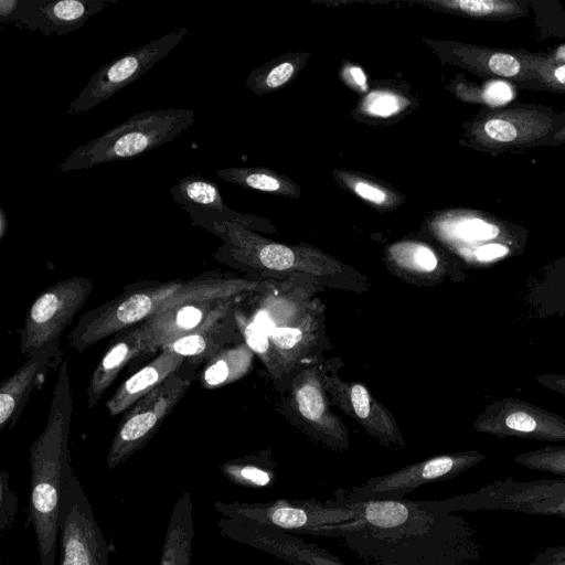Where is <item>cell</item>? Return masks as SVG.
Instances as JSON below:
<instances>
[{
    "label": "cell",
    "instance_id": "obj_1",
    "mask_svg": "<svg viewBox=\"0 0 565 565\" xmlns=\"http://www.w3.org/2000/svg\"><path fill=\"white\" fill-rule=\"evenodd\" d=\"M328 501L352 508L358 518L305 534L335 539L366 565H473L480 557L476 527L430 501Z\"/></svg>",
    "mask_w": 565,
    "mask_h": 565
},
{
    "label": "cell",
    "instance_id": "obj_2",
    "mask_svg": "<svg viewBox=\"0 0 565 565\" xmlns=\"http://www.w3.org/2000/svg\"><path fill=\"white\" fill-rule=\"evenodd\" d=\"M73 393L68 364L60 365L47 422L30 448V515L41 565H55L60 513L64 491L73 470L68 439Z\"/></svg>",
    "mask_w": 565,
    "mask_h": 565
},
{
    "label": "cell",
    "instance_id": "obj_3",
    "mask_svg": "<svg viewBox=\"0 0 565 565\" xmlns=\"http://www.w3.org/2000/svg\"><path fill=\"white\" fill-rule=\"evenodd\" d=\"M195 113L186 108H168L135 114L97 138L76 147L57 166L61 172L140 157L171 142L194 125Z\"/></svg>",
    "mask_w": 565,
    "mask_h": 565
},
{
    "label": "cell",
    "instance_id": "obj_4",
    "mask_svg": "<svg viewBox=\"0 0 565 565\" xmlns=\"http://www.w3.org/2000/svg\"><path fill=\"white\" fill-rule=\"evenodd\" d=\"M252 284L237 279H193L183 281L163 306L142 324L145 353L160 350L231 310L232 298L248 290Z\"/></svg>",
    "mask_w": 565,
    "mask_h": 565
},
{
    "label": "cell",
    "instance_id": "obj_5",
    "mask_svg": "<svg viewBox=\"0 0 565 565\" xmlns=\"http://www.w3.org/2000/svg\"><path fill=\"white\" fill-rule=\"evenodd\" d=\"M565 125V113L534 104L483 109L469 126L472 145L492 154L552 146Z\"/></svg>",
    "mask_w": 565,
    "mask_h": 565
},
{
    "label": "cell",
    "instance_id": "obj_6",
    "mask_svg": "<svg viewBox=\"0 0 565 565\" xmlns=\"http://www.w3.org/2000/svg\"><path fill=\"white\" fill-rule=\"evenodd\" d=\"M446 234L457 254L475 267H492L522 255L530 236L522 225L476 211L449 221Z\"/></svg>",
    "mask_w": 565,
    "mask_h": 565
},
{
    "label": "cell",
    "instance_id": "obj_7",
    "mask_svg": "<svg viewBox=\"0 0 565 565\" xmlns=\"http://www.w3.org/2000/svg\"><path fill=\"white\" fill-rule=\"evenodd\" d=\"M564 498L565 478L516 481L509 477L489 483L477 492L431 501V504L449 513L501 510L556 516Z\"/></svg>",
    "mask_w": 565,
    "mask_h": 565
},
{
    "label": "cell",
    "instance_id": "obj_8",
    "mask_svg": "<svg viewBox=\"0 0 565 565\" xmlns=\"http://www.w3.org/2000/svg\"><path fill=\"white\" fill-rule=\"evenodd\" d=\"M487 456L477 450L439 455L392 473L372 477L350 490H337L333 501L352 503L369 500H401L416 488L441 480L451 479L472 468Z\"/></svg>",
    "mask_w": 565,
    "mask_h": 565
},
{
    "label": "cell",
    "instance_id": "obj_9",
    "mask_svg": "<svg viewBox=\"0 0 565 565\" xmlns=\"http://www.w3.org/2000/svg\"><path fill=\"white\" fill-rule=\"evenodd\" d=\"M93 290V281L76 276L44 290L32 302L21 330L20 351L25 356L46 349H58L61 334L83 308Z\"/></svg>",
    "mask_w": 565,
    "mask_h": 565
},
{
    "label": "cell",
    "instance_id": "obj_10",
    "mask_svg": "<svg viewBox=\"0 0 565 565\" xmlns=\"http://www.w3.org/2000/svg\"><path fill=\"white\" fill-rule=\"evenodd\" d=\"M183 281L150 284L130 291L87 312L72 332V345L77 351L145 322L179 289Z\"/></svg>",
    "mask_w": 565,
    "mask_h": 565
},
{
    "label": "cell",
    "instance_id": "obj_11",
    "mask_svg": "<svg viewBox=\"0 0 565 565\" xmlns=\"http://www.w3.org/2000/svg\"><path fill=\"white\" fill-rule=\"evenodd\" d=\"M190 384V377L175 372L125 412L107 454L108 469L116 468L146 446L185 395Z\"/></svg>",
    "mask_w": 565,
    "mask_h": 565
},
{
    "label": "cell",
    "instance_id": "obj_12",
    "mask_svg": "<svg viewBox=\"0 0 565 565\" xmlns=\"http://www.w3.org/2000/svg\"><path fill=\"white\" fill-rule=\"evenodd\" d=\"M188 33L189 30L181 26L103 65L84 85L77 97L68 104L67 113L72 116L82 115L109 99L150 71Z\"/></svg>",
    "mask_w": 565,
    "mask_h": 565
},
{
    "label": "cell",
    "instance_id": "obj_13",
    "mask_svg": "<svg viewBox=\"0 0 565 565\" xmlns=\"http://www.w3.org/2000/svg\"><path fill=\"white\" fill-rule=\"evenodd\" d=\"M214 508L222 516L245 519L292 534H305L316 526L344 523L358 518L352 508L337 507L328 500L322 503L313 499H277L253 503L215 501Z\"/></svg>",
    "mask_w": 565,
    "mask_h": 565
},
{
    "label": "cell",
    "instance_id": "obj_14",
    "mask_svg": "<svg viewBox=\"0 0 565 565\" xmlns=\"http://www.w3.org/2000/svg\"><path fill=\"white\" fill-rule=\"evenodd\" d=\"M60 565H108V545L79 480L73 475L60 513Z\"/></svg>",
    "mask_w": 565,
    "mask_h": 565
},
{
    "label": "cell",
    "instance_id": "obj_15",
    "mask_svg": "<svg viewBox=\"0 0 565 565\" xmlns=\"http://www.w3.org/2000/svg\"><path fill=\"white\" fill-rule=\"evenodd\" d=\"M473 428L499 438L565 443V417L516 397L492 401L477 417Z\"/></svg>",
    "mask_w": 565,
    "mask_h": 565
},
{
    "label": "cell",
    "instance_id": "obj_16",
    "mask_svg": "<svg viewBox=\"0 0 565 565\" xmlns=\"http://www.w3.org/2000/svg\"><path fill=\"white\" fill-rule=\"evenodd\" d=\"M220 533L290 565H350L324 547L284 530L239 518L221 516Z\"/></svg>",
    "mask_w": 565,
    "mask_h": 565
},
{
    "label": "cell",
    "instance_id": "obj_17",
    "mask_svg": "<svg viewBox=\"0 0 565 565\" xmlns=\"http://www.w3.org/2000/svg\"><path fill=\"white\" fill-rule=\"evenodd\" d=\"M117 0H20L12 23L47 36L81 29L94 15Z\"/></svg>",
    "mask_w": 565,
    "mask_h": 565
},
{
    "label": "cell",
    "instance_id": "obj_18",
    "mask_svg": "<svg viewBox=\"0 0 565 565\" xmlns=\"http://www.w3.org/2000/svg\"><path fill=\"white\" fill-rule=\"evenodd\" d=\"M57 349L39 350L26 355L25 362L0 385V429L12 428L33 388L42 384Z\"/></svg>",
    "mask_w": 565,
    "mask_h": 565
},
{
    "label": "cell",
    "instance_id": "obj_19",
    "mask_svg": "<svg viewBox=\"0 0 565 565\" xmlns=\"http://www.w3.org/2000/svg\"><path fill=\"white\" fill-rule=\"evenodd\" d=\"M184 356L168 350L160 353L148 364L126 379L109 397L106 407L111 416L127 412L135 403L160 386L170 375L179 372Z\"/></svg>",
    "mask_w": 565,
    "mask_h": 565
},
{
    "label": "cell",
    "instance_id": "obj_20",
    "mask_svg": "<svg viewBox=\"0 0 565 565\" xmlns=\"http://www.w3.org/2000/svg\"><path fill=\"white\" fill-rule=\"evenodd\" d=\"M170 193L191 216L192 224L205 228L212 223L226 222L228 214L221 192L213 181L199 174L180 178Z\"/></svg>",
    "mask_w": 565,
    "mask_h": 565
},
{
    "label": "cell",
    "instance_id": "obj_21",
    "mask_svg": "<svg viewBox=\"0 0 565 565\" xmlns=\"http://www.w3.org/2000/svg\"><path fill=\"white\" fill-rule=\"evenodd\" d=\"M146 334L142 324L114 341L96 365L87 385V408L100 401L120 371L135 358L143 355Z\"/></svg>",
    "mask_w": 565,
    "mask_h": 565
},
{
    "label": "cell",
    "instance_id": "obj_22",
    "mask_svg": "<svg viewBox=\"0 0 565 565\" xmlns=\"http://www.w3.org/2000/svg\"><path fill=\"white\" fill-rule=\"evenodd\" d=\"M525 299L539 319L565 317V255L547 264L532 278Z\"/></svg>",
    "mask_w": 565,
    "mask_h": 565
},
{
    "label": "cell",
    "instance_id": "obj_23",
    "mask_svg": "<svg viewBox=\"0 0 565 565\" xmlns=\"http://www.w3.org/2000/svg\"><path fill=\"white\" fill-rule=\"evenodd\" d=\"M193 539V502L183 491L171 511L159 565H191Z\"/></svg>",
    "mask_w": 565,
    "mask_h": 565
},
{
    "label": "cell",
    "instance_id": "obj_24",
    "mask_svg": "<svg viewBox=\"0 0 565 565\" xmlns=\"http://www.w3.org/2000/svg\"><path fill=\"white\" fill-rule=\"evenodd\" d=\"M228 315L230 310L211 318L195 331L164 344L160 350L180 354L193 364L207 362L224 349L230 339Z\"/></svg>",
    "mask_w": 565,
    "mask_h": 565
},
{
    "label": "cell",
    "instance_id": "obj_25",
    "mask_svg": "<svg viewBox=\"0 0 565 565\" xmlns=\"http://www.w3.org/2000/svg\"><path fill=\"white\" fill-rule=\"evenodd\" d=\"M249 361V350L243 345L223 349L205 363L200 383L206 390L228 384L247 371Z\"/></svg>",
    "mask_w": 565,
    "mask_h": 565
},
{
    "label": "cell",
    "instance_id": "obj_26",
    "mask_svg": "<svg viewBox=\"0 0 565 565\" xmlns=\"http://www.w3.org/2000/svg\"><path fill=\"white\" fill-rule=\"evenodd\" d=\"M348 403L355 416L365 422V426L385 443L403 446V439L395 426L386 423L384 412L373 401L367 390L361 384H353L348 388Z\"/></svg>",
    "mask_w": 565,
    "mask_h": 565
},
{
    "label": "cell",
    "instance_id": "obj_27",
    "mask_svg": "<svg viewBox=\"0 0 565 565\" xmlns=\"http://www.w3.org/2000/svg\"><path fill=\"white\" fill-rule=\"evenodd\" d=\"M443 4L470 18L490 21L519 19L529 13L527 2L516 0H456Z\"/></svg>",
    "mask_w": 565,
    "mask_h": 565
},
{
    "label": "cell",
    "instance_id": "obj_28",
    "mask_svg": "<svg viewBox=\"0 0 565 565\" xmlns=\"http://www.w3.org/2000/svg\"><path fill=\"white\" fill-rule=\"evenodd\" d=\"M221 471L232 483L252 489L270 487L276 479L270 466L254 460L227 461L221 466Z\"/></svg>",
    "mask_w": 565,
    "mask_h": 565
},
{
    "label": "cell",
    "instance_id": "obj_29",
    "mask_svg": "<svg viewBox=\"0 0 565 565\" xmlns=\"http://www.w3.org/2000/svg\"><path fill=\"white\" fill-rule=\"evenodd\" d=\"M513 460L527 469L565 478V446H545L519 454Z\"/></svg>",
    "mask_w": 565,
    "mask_h": 565
},
{
    "label": "cell",
    "instance_id": "obj_30",
    "mask_svg": "<svg viewBox=\"0 0 565 565\" xmlns=\"http://www.w3.org/2000/svg\"><path fill=\"white\" fill-rule=\"evenodd\" d=\"M296 399L301 415L312 423H318V427L329 434L323 423L328 418L320 385L316 381L303 383L297 390Z\"/></svg>",
    "mask_w": 565,
    "mask_h": 565
},
{
    "label": "cell",
    "instance_id": "obj_31",
    "mask_svg": "<svg viewBox=\"0 0 565 565\" xmlns=\"http://www.w3.org/2000/svg\"><path fill=\"white\" fill-rule=\"evenodd\" d=\"M256 258L264 267L276 270L289 269L296 262V255L289 247L274 243L262 246Z\"/></svg>",
    "mask_w": 565,
    "mask_h": 565
},
{
    "label": "cell",
    "instance_id": "obj_32",
    "mask_svg": "<svg viewBox=\"0 0 565 565\" xmlns=\"http://www.w3.org/2000/svg\"><path fill=\"white\" fill-rule=\"evenodd\" d=\"M18 511V497L10 488L6 470L0 475V533L1 536L11 527Z\"/></svg>",
    "mask_w": 565,
    "mask_h": 565
},
{
    "label": "cell",
    "instance_id": "obj_33",
    "mask_svg": "<svg viewBox=\"0 0 565 565\" xmlns=\"http://www.w3.org/2000/svg\"><path fill=\"white\" fill-rule=\"evenodd\" d=\"M235 320L247 347L259 355H264L269 349V337L266 335L253 321L247 320L243 315L235 313Z\"/></svg>",
    "mask_w": 565,
    "mask_h": 565
},
{
    "label": "cell",
    "instance_id": "obj_34",
    "mask_svg": "<svg viewBox=\"0 0 565 565\" xmlns=\"http://www.w3.org/2000/svg\"><path fill=\"white\" fill-rule=\"evenodd\" d=\"M539 81L547 88L565 90V62L556 63L545 57Z\"/></svg>",
    "mask_w": 565,
    "mask_h": 565
},
{
    "label": "cell",
    "instance_id": "obj_35",
    "mask_svg": "<svg viewBox=\"0 0 565 565\" xmlns=\"http://www.w3.org/2000/svg\"><path fill=\"white\" fill-rule=\"evenodd\" d=\"M397 99L386 93L372 94L367 102V109L377 116H390L398 109Z\"/></svg>",
    "mask_w": 565,
    "mask_h": 565
},
{
    "label": "cell",
    "instance_id": "obj_36",
    "mask_svg": "<svg viewBox=\"0 0 565 565\" xmlns=\"http://www.w3.org/2000/svg\"><path fill=\"white\" fill-rule=\"evenodd\" d=\"M270 339L278 349L291 350L302 340V333L296 328L281 327L276 328Z\"/></svg>",
    "mask_w": 565,
    "mask_h": 565
},
{
    "label": "cell",
    "instance_id": "obj_37",
    "mask_svg": "<svg viewBox=\"0 0 565 565\" xmlns=\"http://www.w3.org/2000/svg\"><path fill=\"white\" fill-rule=\"evenodd\" d=\"M409 264L417 270L430 273L438 267V259L430 248L417 246L412 253Z\"/></svg>",
    "mask_w": 565,
    "mask_h": 565
},
{
    "label": "cell",
    "instance_id": "obj_38",
    "mask_svg": "<svg viewBox=\"0 0 565 565\" xmlns=\"http://www.w3.org/2000/svg\"><path fill=\"white\" fill-rule=\"evenodd\" d=\"M527 565H565V545L543 548Z\"/></svg>",
    "mask_w": 565,
    "mask_h": 565
},
{
    "label": "cell",
    "instance_id": "obj_39",
    "mask_svg": "<svg viewBox=\"0 0 565 565\" xmlns=\"http://www.w3.org/2000/svg\"><path fill=\"white\" fill-rule=\"evenodd\" d=\"M294 71L295 67L289 62L277 65L266 76V85L270 88L281 86L291 77Z\"/></svg>",
    "mask_w": 565,
    "mask_h": 565
},
{
    "label": "cell",
    "instance_id": "obj_40",
    "mask_svg": "<svg viewBox=\"0 0 565 565\" xmlns=\"http://www.w3.org/2000/svg\"><path fill=\"white\" fill-rule=\"evenodd\" d=\"M535 380L543 387L565 396V374L542 373Z\"/></svg>",
    "mask_w": 565,
    "mask_h": 565
},
{
    "label": "cell",
    "instance_id": "obj_41",
    "mask_svg": "<svg viewBox=\"0 0 565 565\" xmlns=\"http://www.w3.org/2000/svg\"><path fill=\"white\" fill-rule=\"evenodd\" d=\"M355 192L363 199L369 200L371 202L381 204L386 201V194L382 190L367 184L365 182H358L354 185Z\"/></svg>",
    "mask_w": 565,
    "mask_h": 565
},
{
    "label": "cell",
    "instance_id": "obj_42",
    "mask_svg": "<svg viewBox=\"0 0 565 565\" xmlns=\"http://www.w3.org/2000/svg\"><path fill=\"white\" fill-rule=\"evenodd\" d=\"M20 0H0V22L12 23L19 9Z\"/></svg>",
    "mask_w": 565,
    "mask_h": 565
},
{
    "label": "cell",
    "instance_id": "obj_43",
    "mask_svg": "<svg viewBox=\"0 0 565 565\" xmlns=\"http://www.w3.org/2000/svg\"><path fill=\"white\" fill-rule=\"evenodd\" d=\"M253 322L269 338L276 330L273 320L266 311H259L255 316Z\"/></svg>",
    "mask_w": 565,
    "mask_h": 565
},
{
    "label": "cell",
    "instance_id": "obj_44",
    "mask_svg": "<svg viewBox=\"0 0 565 565\" xmlns=\"http://www.w3.org/2000/svg\"><path fill=\"white\" fill-rule=\"evenodd\" d=\"M9 230V218L6 211L0 207V239L4 237Z\"/></svg>",
    "mask_w": 565,
    "mask_h": 565
},
{
    "label": "cell",
    "instance_id": "obj_45",
    "mask_svg": "<svg viewBox=\"0 0 565 565\" xmlns=\"http://www.w3.org/2000/svg\"><path fill=\"white\" fill-rule=\"evenodd\" d=\"M350 73L358 85L363 86L365 84L366 78L359 67H351Z\"/></svg>",
    "mask_w": 565,
    "mask_h": 565
},
{
    "label": "cell",
    "instance_id": "obj_46",
    "mask_svg": "<svg viewBox=\"0 0 565 565\" xmlns=\"http://www.w3.org/2000/svg\"><path fill=\"white\" fill-rule=\"evenodd\" d=\"M562 143H565V125L552 139V146H558Z\"/></svg>",
    "mask_w": 565,
    "mask_h": 565
}]
</instances>
